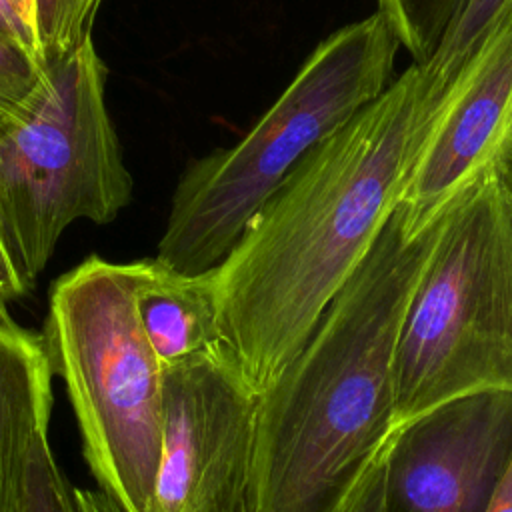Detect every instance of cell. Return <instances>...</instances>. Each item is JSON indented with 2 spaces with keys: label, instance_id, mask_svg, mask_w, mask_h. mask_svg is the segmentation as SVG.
Here are the masks:
<instances>
[{
  "label": "cell",
  "instance_id": "obj_1",
  "mask_svg": "<svg viewBox=\"0 0 512 512\" xmlns=\"http://www.w3.org/2000/svg\"><path fill=\"white\" fill-rule=\"evenodd\" d=\"M432 110L412 64L296 164L214 268L222 342L258 394L392 216Z\"/></svg>",
  "mask_w": 512,
  "mask_h": 512
},
{
  "label": "cell",
  "instance_id": "obj_2",
  "mask_svg": "<svg viewBox=\"0 0 512 512\" xmlns=\"http://www.w3.org/2000/svg\"><path fill=\"white\" fill-rule=\"evenodd\" d=\"M398 206L298 354L258 394L246 512H342L394 432V350L438 232Z\"/></svg>",
  "mask_w": 512,
  "mask_h": 512
},
{
  "label": "cell",
  "instance_id": "obj_3",
  "mask_svg": "<svg viewBox=\"0 0 512 512\" xmlns=\"http://www.w3.org/2000/svg\"><path fill=\"white\" fill-rule=\"evenodd\" d=\"M398 46L382 12L324 38L236 144L188 164L156 258L182 274L216 268L296 164L386 90Z\"/></svg>",
  "mask_w": 512,
  "mask_h": 512
},
{
  "label": "cell",
  "instance_id": "obj_4",
  "mask_svg": "<svg viewBox=\"0 0 512 512\" xmlns=\"http://www.w3.org/2000/svg\"><path fill=\"white\" fill-rule=\"evenodd\" d=\"M392 378L394 430L458 396L512 392V206L494 164L440 210Z\"/></svg>",
  "mask_w": 512,
  "mask_h": 512
},
{
  "label": "cell",
  "instance_id": "obj_5",
  "mask_svg": "<svg viewBox=\"0 0 512 512\" xmlns=\"http://www.w3.org/2000/svg\"><path fill=\"white\" fill-rule=\"evenodd\" d=\"M44 348L102 492L122 512H152L162 450V366L138 322L128 262L88 256L56 278Z\"/></svg>",
  "mask_w": 512,
  "mask_h": 512
},
{
  "label": "cell",
  "instance_id": "obj_6",
  "mask_svg": "<svg viewBox=\"0 0 512 512\" xmlns=\"http://www.w3.org/2000/svg\"><path fill=\"white\" fill-rule=\"evenodd\" d=\"M104 86L88 36L46 68L28 116L0 134V246L24 294L72 222L108 224L132 198Z\"/></svg>",
  "mask_w": 512,
  "mask_h": 512
},
{
  "label": "cell",
  "instance_id": "obj_7",
  "mask_svg": "<svg viewBox=\"0 0 512 512\" xmlns=\"http://www.w3.org/2000/svg\"><path fill=\"white\" fill-rule=\"evenodd\" d=\"M256 404L224 344L162 368L152 512H246Z\"/></svg>",
  "mask_w": 512,
  "mask_h": 512
},
{
  "label": "cell",
  "instance_id": "obj_8",
  "mask_svg": "<svg viewBox=\"0 0 512 512\" xmlns=\"http://www.w3.org/2000/svg\"><path fill=\"white\" fill-rule=\"evenodd\" d=\"M512 462V392L438 404L392 432L382 512H486Z\"/></svg>",
  "mask_w": 512,
  "mask_h": 512
},
{
  "label": "cell",
  "instance_id": "obj_9",
  "mask_svg": "<svg viewBox=\"0 0 512 512\" xmlns=\"http://www.w3.org/2000/svg\"><path fill=\"white\" fill-rule=\"evenodd\" d=\"M512 138V10L464 62L430 112L398 202L422 230Z\"/></svg>",
  "mask_w": 512,
  "mask_h": 512
},
{
  "label": "cell",
  "instance_id": "obj_10",
  "mask_svg": "<svg viewBox=\"0 0 512 512\" xmlns=\"http://www.w3.org/2000/svg\"><path fill=\"white\" fill-rule=\"evenodd\" d=\"M52 376L42 336L0 302V512H22L32 452L48 436Z\"/></svg>",
  "mask_w": 512,
  "mask_h": 512
},
{
  "label": "cell",
  "instance_id": "obj_11",
  "mask_svg": "<svg viewBox=\"0 0 512 512\" xmlns=\"http://www.w3.org/2000/svg\"><path fill=\"white\" fill-rule=\"evenodd\" d=\"M128 270L138 322L162 368L224 344L214 268L182 274L154 256L128 262Z\"/></svg>",
  "mask_w": 512,
  "mask_h": 512
},
{
  "label": "cell",
  "instance_id": "obj_12",
  "mask_svg": "<svg viewBox=\"0 0 512 512\" xmlns=\"http://www.w3.org/2000/svg\"><path fill=\"white\" fill-rule=\"evenodd\" d=\"M510 10L512 0H460L434 54L426 64L418 66L432 106H436L464 62Z\"/></svg>",
  "mask_w": 512,
  "mask_h": 512
},
{
  "label": "cell",
  "instance_id": "obj_13",
  "mask_svg": "<svg viewBox=\"0 0 512 512\" xmlns=\"http://www.w3.org/2000/svg\"><path fill=\"white\" fill-rule=\"evenodd\" d=\"M460 0H378L400 46L422 66L434 54Z\"/></svg>",
  "mask_w": 512,
  "mask_h": 512
},
{
  "label": "cell",
  "instance_id": "obj_14",
  "mask_svg": "<svg viewBox=\"0 0 512 512\" xmlns=\"http://www.w3.org/2000/svg\"><path fill=\"white\" fill-rule=\"evenodd\" d=\"M100 4L102 0H34V24L46 68L92 36Z\"/></svg>",
  "mask_w": 512,
  "mask_h": 512
},
{
  "label": "cell",
  "instance_id": "obj_15",
  "mask_svg": "<svg viewBox=\"0 0 512 512\" xmlns=\"http://www.w3.org/2000/svg\"><path fill=\"white\" fill-rule=\"evenodd\" d=\"M46 82V68L0 40V134L22 122Z\"/></svg>",
  "mask_w": 512,
  "mask_h": 512
},
{
  "label": "cell",
  "instance_id": "obj_16",
  "mask_svg": "<svg viewBox=\"0 0 512 512\" xmlns=\"http://www.w3.org/2000/svg\"><path fill=\"white\" fill-rule=\"evenodd\" d=\"M22 512H80L74 488L58 468L48 436L32 452Z\"/></svg>",
  "mask_w": 512,
  "mask_h": 512
},
{
  "label": "cell",
  "instance_id": "obj_17",
  "mask_svg": "<svg viewBox=\"0 0 512 512\" xmlns=\"http://www.w3.org/2000/svg\"><path fill=\"white\" fill-rule=\"evenodd\" d=\"M0 40L24 52L42 68H46L36 28L12 0H0Z\"/></svg>",
  "mask_w": 512,
  "mask_h": 512
},
{
  "label": "cell",
  "instance_id": "obj_18",
  "mask_svg": "<svg viewBox=\"0 0 512 512\" xmlns=\"http://www.w3.org/2000/svg\"><path fill=\"white\" fill-rule=\"evenodd\" d=\"M388 444V442H386ZM386 444L370 462L356 488L352 490L342 512H382L384 498V470H386Z\"/></svg>",
  "mask_w": 512,
  "mask_h": 512
},
{
  "label": "cell",
  "instance_id": "obj_19",
  "mask_svg": "<svg viewBox=\"0 0 512 512\" xmlns=\"http://www.w3.org/2000/svg\"><path fill=\"white\" fill-rule=\"evenodd\" d=\"M80 512H122L120 506L100 488L98 490H78L74 488Z\"/></svg>",
  "mask_w": 512,
  "mask_h": 512
},
{
  "label": "cell",
  "instance_id": "obj_20",
  "mask_svg": "<svg viewBox=\"0 0 512 512\" xmlns=\"http://www.w3.org/2000/svg\"><path fill=\"white\" fill-rule=\"evenodd\" d=\"M20 296H24V292H22V288L4 256V250L0 246V302L8 304Z\"/></svg>",
  "mask_w": 512,
  "mask_h": 512
},
{
  "label": "cell",
  "instance_id": "obj_21",
  "mask_svg": "<svg viewBox=\"0 0 512 512\" xmlns=\"http://www.w3.org/2000/svg\"><path fill=\"white\" fill-rule=\"evenodd\" d=\"M494 170H496V176L502 184V190H504V194H506V198L512 206V138L508 140V144L504 146L500 156L496 158Z\"/></svg>",
  "mask_w": 512,
  "mask_h": 512
},
{
  "label": "cell",
  "instance_id": "obj_22",
  "mask_svg": "<svg viewBox=\"0 0 512 512\" xmlns=\"http://www.w3.org/2000/svg\"><path fill=\"white\" fill-rule=\"evenodd\" d=\"M486 512H512V462L500 480L496 494Z\"/></svg>",
  "mask_w": 512,
  "mask_h": 512
},
{
  "label": "cell",
  "instance_id": "obj_23",
  "mask_svg": "<svg viewBox=\"0 0 512 512\" xmlns=\"http://www.w3.org/2000/svg\"><path fill=\"white\" fill-rule=\"evenodd\" d=\"M18 8H20V12L32 22V26L36 28V24H34V0H12Z\"/></svg>",
  "mask_w": 512,
  "mask_h": 512
}]
</instances>
